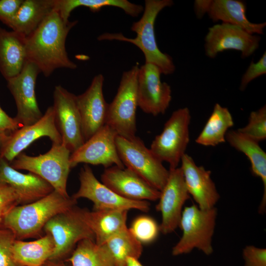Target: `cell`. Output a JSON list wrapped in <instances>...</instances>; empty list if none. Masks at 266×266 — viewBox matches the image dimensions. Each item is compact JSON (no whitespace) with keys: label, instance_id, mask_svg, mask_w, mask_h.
<instances>
[{"label":"cell","instance_id":"cell-29","mask_svg":"<svg viewBox=\"0 0 266 266\" xmlns=\"http://www.w3.org/2000/svg\"><path fill=\"white\" fill-rule=\"evenodd\" d=\"M83 6L96 12L106 6H113L121 8L126 14L137 17L143 11V7L127 0H55L54 10L59 12L62 19L69 21L72 10Z\"/></svg>","mask_w":266,"mask_h":266},{"label":"cell","instance_id":"cell-27","mask_svg":"<svg viewBox=\"0 0 266 266\" xmlns=\"http://www.w3.org/2000/svg\"><path fill=\"white\" fill-rule=\"evenodd\" d=\"M54 249L53 238L48 233L33 241L16 239L12 247L13 258L17 266H43Z\"/></svg>","mask_w":266,"mask_h":266},{"label":"cell","instance_id":"cell-10","mask_svg":"<svg viewBox=\"0 0 266 266\" xmlns=\"http://www.w3.org/2000/svg\"><path fill=\"white\" fill-rule=\"evenodd\" d=\"M80 187L72 197L77 200L86 198L93 203V211L137 209L147 212L150 203L146 200L125 198L99 181L88 165L85 164L79 173Z\"/></svg>","mask_w":266,"mask_h":266},{"label":"cell","instance_id":"cell-14","mask_svg":"<svg viewBox=\"0 0 266 266\" xmlns=\"http://www.w3.org/2000/svg\"><path fill=\"white\" fill-rule=\"evenodd\" d=\"M117 133L105 124L77 150L71 153V168L80 163L102 165L105 168L113 166L124 168L117 152L115 139Z\"/></svg>","mask_w":266,"mask_h":266},{"label":"cell","instance_id":"cell-37","mask_svg":"<svg viewBox=\"0 0 266 266\" xmlns=\"http://www.w3.org/2000/svg\"><path fill=\"white\" fill-rule=\"evenodd\" d=\"M242 256L244 266H266V249L247 245L244 248Z\"/></svg>","mask_w":266,"mask_h":266},{"label":"cell","instance_id":"cell-12","mask_svg":"<svg viewBox=\"0 0 266 266\" xmlns=\"http://www.w3.org/2000/svg\"><path fill=\"white\" fill-rule=\"evenodd\" d=\"M52 106L62 143L72 153L85 142L76 96L62 86L57 85L53 92Z\"/></svg>","mask_w":266,"mask_h":266},{"label":"cell","instance_id":"cell-15","mask_svg":"<svg viewBox=\"0 0 266 266\" xmlns=\"http://www.w3.org/2000/svg\"><path fill=\"white\" fill-rule=\"evenodd\" d=\"M160 69L145 63L138 70L137 85L138 106L145 113L157 116L164 114L171 100L170 86L162 82Z\"/></svg>","mask_w":266,"mask_h":266},{"label":"cell","instance_id":"cell-1","mask_svg":"<svg viewBox=\"0 0 266 266\" xmlns=\"http://www.w3.org/2000/svg\"><path fill=\"white\" fill-rule=\"evenodd\" d=\"M77 22L64 21L54 9L26 37L27 61L34 64L45 77L58 68H76L77 65L67 55L66 41L69 31Z\"/></svg>","mask_w":266,"mask_h":266},{"label":"cell","instance_id":"cell-31","mask_svg":"<svg viewBox=\"0 0 266 266\" xmlns=\"http://www.w3.org/2000/svg\"><path fill=\"white\" fill-rule=\"evenodd\" d=\"M67 261L71 266H115L104 247L91 239L79 242Z\"/></svg>","mask_w":266,"mask_h":266},{"label":"cell","instance_id":"cell-34","mask_svg":"<svg viewBox=\"0 0 266 266\" xmlns=\"http://www.w3.org/2000/svg\"><path fill=\"white\" fill-rule=\"evenodd\" d=\"M20 205L17 193L8 185L0 183V229L3 228L4 220L8 213Z\"/></svg>","mask_w":266,"mask_h":266},{"label":"cell","instance_id":"cell-26","mask_svg":"<svg viewBox=\"0 0 266 266\" xmlns=\"http://www.w3.org/2000/svg\"><path fill=\"white\" fill-rule=\"evenodd\" d=\"M54 6L55 0H24L9 28L27 37L53 11Z\"/></svg>","mask_w":266,"mask_h":266},{"label":"cell","instance_id":"cell-16","mask_svg":"<svg viewBox=\"0 0 266 266\" xmlns=\"http://www.w3.org/2000/svg\"><path fill=\"white\" fill-rule=\"evenodd\" d=\"M189 198L181 168H169L167 180L160 191L156 207L162 215L161 232L168 234L179 227L183 206Z\"/></svg>","mask_w":266,"mask_h":266},{"label":"cell","instance_id":"cell-11","mask_svg":"<svg viewBox=\"0 0 266 266\" xmlns=\"http://www.w3.org/2000/svg\"><path fill=\"white\" fill-rule=\"evenodd\" d=\"M39 73L40 70L34 64L27 61L19 74L6 80L7 88L16 105L17 113L14 118L21 127L32 125L43 116L35 92Z\"/></svg>","mask_w":266,"mask_h":266},{"label":"cell","instance_id":"cell-36","mask_svg":"<svg viewBox=\"0 0 266 266\" xmlns=\"http://www.w3.org/2000/svg\"><path fill=\"white\" fill-rule=\"evenodd\" d=\"M266 73V52L256 63L251 61L241 79L239 89L244 91L253 80Z\"/></svg>","mask_w":266,"mask_h":266},{"label":"cell","instance_id":"cell-21","mask_svg":"<svg viewBox=\"0 0 266 266\" xmlns=\"http://www.w3.org/2000/svg\"><path fill=\"white\" fill-rule=\"evenodd\" d=\"M180 167L187 191L202 210L214 207L220 198L211 171L198 166L193 159L185 154L181 160Z\"/></svg>","mask_w":266,"mask_h":266},{"label":"cell","instance_id":"cell-19","mask_svg":"<svg viewBox=\"0 0 266 266\" xmlns=\"http://www.w3.org/2000/svg\"><path fill=\"white\" fill-rule=\"evenodd\" d=\"M194 9L198 18L207 13L214 22L221 21L238 26L251 34H263L266 23H254L246 15L244 2L238 0H196Z\"/></svg>","mask_w":266,"mask_h":266},{"label":"cell","instance_id":"cell-25","mask_svg":"<svg viewBox=\"0 0 266 266\" xmlns=\"http://www.w3.org/2000/svg\"><path fill=\"white\" fill-rule=\"evenodd\" d=\"M226 141L236 150L244 154L249 159L252 172L260 178L264 186L262 201L259 212L264 213L266 209V153L260 146L259 143L245 136L237 130L227 132Z\"/></svg>","mask_w":266,"mask_h":266},{"label":"cell","instance_id":"cell-9","mask_svg":"<svg viewBox=\"0 0 266 266\" xmlns=\"http://www.w3.org/2000/svg\"><path fill=\"white\" fill-rule=\"evenodd\" d=\"M191 118L188 107L176 110L151 143L150 150L161 162L168 163L169 168L177 167L185 154L190 141Z\"/></svg>","mask_w":266,"mask_h":266},{"label":"cell","instance_id":"cell-24","mask_svg":"<svg viewBox=\"0 0 266 266\" xmlns=\"http://www.w3.org/2000/svg\"><path fill=\"white\" fill-rule=\"evenodd\" d=\"M128 210L89 211L82 208L83 219L94 233L95 241L102 245L113 235L127 228Z\"/></svg>","mask_w":266,"mask_h":266},{"label":"cell","instance_id":"cell-42","mask_svg":"<svg viewBox=\"0 0 266 266\" xmlns=\"http://www.w3.org/2000/svg\"><path fill=\"white\" fill-rule=\"evenodd\" d=\"M9 134L0 133V151Z\"/></svg>","mask_w":266,"mask_h":266},{"label":"cell","instance_id":"cell-28","mask_svg":"<svg viewBox=\"0 0 266 266\" xmlns=\"http://www.w3.org/2000/svg\"><path fill=\"white\" fill-rule=\"evenodd\" d=\"M233 125V116L229 109L217 103L195 141L205 146H215L224 143L229 129Z\"/></svg>","mask_w":266,"mask_h":266},{"label":"cell","instance_id":"cell-35","mask_svg":"<svg viewBox=\"0 0 266 266\" xmlns=\"http://www.w3.org/2000/svg\"><path fill=\"white\" fill-rule=\"evenodd\" d=\"M16 239L11 230L0 229V266H17L12 254V247Z\"/></svg>","mask_w":266,"mask_h":266},{"label":"cell","instance_id":"cell-8","mask_svg":"<svg viewBox=\"0 0 266 266\" xmlns=\"http://www.w3.org/2000/svg\"><path fill=\"white\" fill-rule=\"evenodd\" d=\"M116 146L125 167L132 170L161 191L168 177L169 170L163 166L138 137L127 139L117 135Z\"/></svg>","mask_w":266,"mask_h":266},{"label":"cell","instance_id":"cell-6","mask_svg":"<svg viewBox=\"0 0 266 266\" xmlns=\"http://www.w3.org/2000/svg\"><path fill=\"white\" fill-rule=\"evenodd\" d=\"M215 207L206 210L193 204L182 211L179 227L183 232L179 241L173 247V256L190 253L195 248L206 255L213 252L211 244L217 218Z\"/></svg>","mask_w":266,"mask_h":266},{"label":"cell","instance_id":"cell-38","mask_svg":"<svg viewBox=\"0 0 266 266\" xmlns=\"http://www.w3.org/2000/svg\"><path fill=\"white\" fill-rule=\"evenodd\" d=\"M24 0H0V21L10 27Z\"/></svg>","mask_w":266,"mask_h":266},{"label":"cell","instance_id":"cell-2","mask_svg":"<svg viewBox=\"0 0 266 266\" xmlns=\"http://www.w3.org/2000/svg\"><path fill=\"white\" fill-rule=\"evenodd\" d=\"M76 203L72 196L65 197L54 190L36 201L15 206L6 216L3 228L11 230L18 240L38 238L43 236L44 227L52 218Z\"/></svg>","mask_w":266,"mask_h":266},{"label":"cell","instance_id":"cell-41","mask_svg":"<svg viewBox=\"0 0 266 266\" xmlns=\"http://www.w3.org/2000/svg\"><path fill=\"white\" fill-rule=\"evenodd\" d=\"M43 266H66L63 261H52L48 260Z\"/></svg>","mask_w":266,"mask_h":266},{"label":"cell","instance_id":"cell-18","mask_svg":"<svg viewBox=\"0 0 266 266\" xmlns=\"http://www.w3.org/2000/svg\"><path fill=\"white\" fill-rule=\"evenodd\" d=\"M103 76L99 74L85 92L76 96L85 142L105 124L108 103L103 96Z\"/></svg>","mask_w":266,"mask_h":266},{"label":"cell","instance_id":"cell-5","mask_svg":"<svg viewBox=\"0 0 266 266\" xmlns=\"http://www.w3.org/2000/svg\"><path fill=\"white\" fill-rule=\"evenodd\" d=\"M138 65L123 73L117 93L107 107L105 124L127 139L136 136Z\"/></svg>","mask_w":266,"mask_h":266},{"label":"cell","instance_id":"cell-40","mask_svg":"<svg viewBox=\"0 0 266 266\" xmlns=\"http://www.w3.org/2000/svg\"><path fill=\"white\" fill-rule=\"evenodd\" d=\"M125 266H143L137 259L129 257L126 259Z\"/></svg>","mask_w":266,"mask_h":266},{"label":"cell","instance_id":"cell-30","mask_svg":"<svg viewBox=\"0 0 266 266\" xmlns=\"http://www.w3.org/2000/svg\"><path fill=\"white\" fill-rule=\"evenodd\" d=\"M101 245L110 255L115 266H125L128 257L138 259L142 252V243L128 228L113 235Z\"/></svg>","mask_w":266,"mask_h":266},{"label":"cell","instance_id":"cell-13","mask_svg":"<svg viewBox=\"0 0 266 266\" xmlns=\"http://www.w3.org/2000/svg\"><path fill=\"white\" fill-rule=\"evenodd\" d=\"M261 37L242 28L222 23L208 29L204 38L205 55L214 58L219 53L228 50L241 52L243 58L252 55L259 48Z\"/></svg>","mask_w":266,"mask_h":266},{"label":"cell","instance_id":"cell-32","mask_svg":"<svg viewBox=\"0 0 266 266\" xmlns=\"http://www.w3.org/2000/svg\"><path fill=\"white\" fill-rule=\"evenodd\" d=\"M249 138L259 143L266 139V106L251 112L248 124L237 130Z\"/></svg>","mask_w":266,"mask_h":266},{"label":"cell","instance_id":"cell-33","mask_svg":"<svg viewBox=\"0 0 266 266\" xmlns=\"http://www.w3.org/2000/svg\"><path fill=\"white\" fill-rule=\"evenodd\" d=\"M133 235L141 243H149L157 237L160 228L152 218L146 216L137 217L129 228Z\"/></svg>","mask_w":266,"mask_h":266},{"label":"cell","instance_id":"cell-23","mask_svg":"<svg viewBox=\"0 0 266 266\" xmlns=\"http://www.w3.org/2000/svg\"><path fill=\"white\" fill-rule=\"evenodd\" d=\"M26 37L0 26V72L6 80L20 73L27 62Z\"/></svg>","mask_w":266,"mask_h":266},{"label":"cell","instance_id":"cell-20","mask_svg":"<svg viewBox=\"0 0 266 266\" xmlns=\"http://www.w3.org/2000/svg\"><path fill=\"white\" fill-rule=\"evenodd\" d=\"M101 182L119 195L132 200H159L160 191L132 170L116 166L105 168Z\"/></svg>","mask_w":266,"mask_h":266},{"label":"cell","instance_id":"cell-7","mask_svg":"<svg viewBox=\"0 0 266 266\" xmlns=\"http://www.w3.org/2000/svg\"><path fill=\"white\" fill-rule=\"evenodd\" d=\"M43 232L54 241V251L49 259L52 261L64 262L79 242L84 239L95 240L93 233L83 219L82 208L76 205L52 218Z\"/></svg>","mask_w":266,"mask_h":266},{"label":"cell","instance_id":"cell-17","mask_svg":"<svg viewBox=\"0 0 266 266\" xmlns=\"http://www.w3.org/2000/svg\"><path fill=\"white\" fill-rule=\"evenodd\" d=\"M42 137H49L52 143H62L52 106L46 109L36 122L21 127L9 134L1 149L0 156L10 163L33 142Z\"/></svg>","mask_w":266,"mask_h":266},{"label":"cell","instance_id":"cell-22","mask_svg":"<svg viewBox=\"0 0 266 266\" xmlns=\"http://www.w3.org/2000/svg\"><path fill=\"white\" fill-rule=\"evenodd\" d=\"M0 183L8 185L17 193L20 205L36 201L53 192L52 186L37 175L21 173L0 156Z\"/></svg>","mask_w":266,"mask_h":266},{"label":"cell","instance_id":"cell-39","mask_svg":"<svg viewBox=\"0 0 266 266\" xmlns=\"http://www.w3.org/2000/svg\"><path fill=\"white\" fill-rule=\"evenodd\" d=\"M20 127L15 118L9 116L0 106V133L10 134Z\"/></svg>","mask_w":266,"mask_h":266},{"label":"cell","instance_id":"cell-4","mask_svg":"<svg viewBox=\"0 0 266 266\" xmlns=\"http://www.w3.org/2000/svg\"><path fill=\"white\" fill-rule=\"evenodd\" d=\"M70 154L62 143H52L51 149L45 154L31 156L21 153L9 164L15 169L26 170L37 175L50 184L54 190L68 197L66 184L71 168Z\"/></svg>","mask_w":266,"mask_h":266},{"label":"cell","instance_id":"cell-3","mask_svg":"<svg viewBox=\"0 0 266 266\" xmlns=\"http://www.w3.org/2000/svg\"><path fill=\"white\" fill-rule=\"evenodd\" d=\"M173 4L171 0H146L142 17L133 23L131 28V30L135 33V37L128 38L122 33H104L100 34L98 39L117 40L132 43L143 53L145 63L156 66L162 74H172L175 70V65L172 58L163 53L159 48L156 39L154 25L159 13L164 8L171 6Z\"/></svg>","mask_w":266,"mask_h":266}]
</instances>
